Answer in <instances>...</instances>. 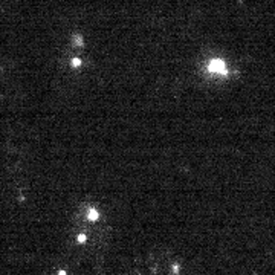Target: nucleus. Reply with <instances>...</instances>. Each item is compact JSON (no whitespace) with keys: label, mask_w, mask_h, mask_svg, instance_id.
Listing matches in <instances>:
<instances>
[{"label":"nucleus","mask_w":275,"mask_h":275,"mask_svg":"<svg viewBox=\"0 0 275 275\" xmlns=\"http://www.w3.org/2000/svg\"><path fill=\"white\" fill-rule=\"evenodd\" d=\"M210 69L213 72H216V74H226V69H225V64H223V61H220V60H216V61H213L211 64H210Z\"/></svg>","instance_id":"f257e3e1"},{"label":"nucleus","mask_w":275,"mask_h":275,"mask_svg":"<svg viewBox=\"0 0 275 275\" xmlns=\"http://www.w3.org/2000/svg\"><path fill=\"white\" fill-rule=\"evenodd\" d=\"M90 217H92V219H96V217H98V214H96L95 211H90Z\"/></svg>","instance_id":"f03ea898"}]
</instances>
